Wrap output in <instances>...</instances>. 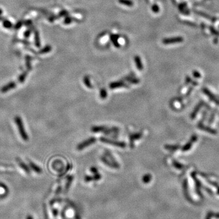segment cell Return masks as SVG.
Segmentation results:
<instances>
[{
  "instance_id": "7",
  "label": "cell",
  "mask_w": 219,
  "mask_h": 219,
  "mask_svg": "<svg viewBox=\"0 0 219 219\" xmlns=\"http://www.w3.org/2000/svg\"><path fill=\"white\" fill-rule=\"evenodd\" d=\"M111 38V41L113 42V43H114V45L116 46V47H119V43L117 42V37L116 35H111L110 37Z\"/></svg>"
},
{
  "instance_id": "3",
  "label": "cell",
  "mask_w": 219,
  "mask_h": 219,
  "mask_svg": "<svg viewBox=\"0 0 219 219\" xmlns=\"http://www.w3.org/2000/svg\"><path fill=\"white\" fill-rule=\"evenodd\" d=\"M15 86H16L15 83H14V82L9 83V84H8L7 85H6V86H4V87H3L2 88L1 91H2V93H5V92H6V91H9V90H10L13 88Z\"/></svg>"
},
{
  "instance_id": "9",
  "label": "cell",
  "mask_w": 219,
  "mask_h": 219,
  "mask_svg": "<svg viewBox=\"0 0 219 219\" xmlns=\"http://www.w3.org/2000/svg\"><path fill=\"white\" fill-rule=\"evenodd\" d=\"M30 164H31V167H32L35 172H38V173H40V172H42L41 169H40V167H39L38 166H37L35 164H34V163H31V162L30 163Z\"/></svg>"
},
{
  "instance_id": "6",
  "label": "cell",
  "mask_w": 219,
  "mask_h": 219,
  "mask_svg": "<svg viewBox=\"0 0 219 219\" xmlns=\"http://www.w3.org/2000/svg\"><path fill=\"white\" fill-rule=\"evenodd\" d=\"M213 217L219 219V213H214L212 212H210L206 215L205 219H211Z\"/></svg>"
},
{
  "instance_id": "2",
  "label": "cell",
  "mask_w": 219,
  "mask_h": 219,
  "mask_svg": "<svg viewBox=\"0 0 219 219\" xmlns=\"http://www.w3.org/2000/svg\"><path fill=\"white\" fill-rule=\"evenodd\" d=\"M182 42H183V38L181 37L164 39V40H163V43L165 45H170V44H172V43H181Z\"/></svg>"
},
{
  "instance_id": "5",
  "label": "cell",
  "mask_w": 219,
  "mask_h": 219,
  "mask_svg": "<svg viewBox=\"0 0 219 219\" xmlns=\"http://www.w3.org/2000/svg\"><path fill=\"white\" fill-rule=\"evenodd\" d=\"M118 1L119 3L128 7H132L133 6V2L131 0H118Z\"/></svg>"
},
{
  "instance_id": "15",
  "label": "cell",
  "mask_w": 219,
  "mask_h": 219,
  "mask_svg": "<svg viewBox=\"0 0 219 219\" xmlns=\"http://www.w3.org/2000/svg\"><path fill=\"white\" fill-rule=\"evenodd\" d=\"M21 26H22L21 22H18V23L17 24V25H16V26H15V28H16V29H19Z\"/></svg>"
},
{
  "instance_id": "10",
  "label": "cell",
  "mask_w": 219,
  "mask_h": 219,
  "mask_svg": "<svg viewBox=\"0 0 219 219\" xmlns=\"http://www.w3.org/2000/svg\"><path fill=\"white\" fill-rule=\"evenodd\" d=\"M3 26L4 28H7V29H9L12 27V23L8 21V20H4L3 22Z\"/></svg>"
},
{
  "instance_id": "18",
  "label": "cell",
  "mask_w": 219,
  "mask_h": 219,
  "mask_svg": "<svg viewBox=\"0 0 219 219\" xmlns=\"http://www.w3.org/2000/svg\"><path fill=\"white\" fill-rule=\"evenodd\" d=\"M1 13H2V10H1V9H0V15H1Z\"/></svg>"
},
{
  "instance_id": "13",
  "label": "cell",
  "mask_w": 219,
  "mask_h": 219,
  "mask_svg": "<svg viewBox=\"0 0 219 219\" xmlns=\"http://www.w3.org/2000/svg\"><path fill=\"white\" fill-rule=\"evenodd\" d=\"M152 8L153 12H154L155 13H158L160 11V8L157 4H154Z\"/></svg>"
},
{
  "instance_id": "12",
  "label": "cell",
  "mask_w": 219,
  "mask_h": 219,
  "mask_svg": "<svg viewBox=\"0 0 219 219\" xmlns=\"http://www.w3.org/2000/svg\"><path fill=\"white\" fill-rule=\"evenodd\" d=\"M26 75H27L26 72H24L23 74H21L19 77V81L21 82H23L25 80Z\"/></svg>"
},
{
  "instance_id": "14",
  "label": "cell",
  "mask_w": 219,
  "mask_h": 219,
  "mask_svg": "<svg viewBox=\"0 0 219 219\" xmlns=\"http://www.w3.org/2000/svg\"><path fill=\"white\" fill-rule=\"evenodd\" d=\"M19 164H20L21 165V167H23L27 172H29V169H28V167L27 166H26V165L25 164H23L22 162H21V161H19Z\"/></svg>"
},
{
  "instance_id": "4",
  "label": "cell",
  "mask_w": 219,
  "mask_h": 219,
  "mask_svg": "<svg viewBox=\"0 0 219 219\" xmlns=\"http://www.w3.org/2000/svg\"><path fill=\"white\" fill-rule=\"evenodd\" d=\"M135 61L136 62V65L138 68L139 70H142L143 69V65H142V62H141L140 57L139 56H135Z\"/></svg>"
},
{
  "instance_id": "1",
  "label": "cell",
  "mask_w": 219,
  "mask_h": 219,
  "mask_svg": "<svg viewBox=\"0 0 219 219\" xmlns=\"http://www.w3.org/2000/svg\"><path fill=\"white\" fill-rule=\"evenodd\" d=\"M15 120L16 124H17L18 128L19 130V132H20L22 138L24 141H27L28 139V135L26 134V131H25V130L24 128L21 119L19 116H16L15 118Z\"/></svg>"
},
{
  "instance_id": "11",
  "label": "cell",
  "mask_w": 219,
  "mask_h": 219,
  "mask_svg": "<svg viewBox=\"0 0 219 219\" xmlns=\"http://www.w3.org/2000/svg\"><path fill=\"white\" fill-rule=\"evenodd\" d=\"M51 47L50 46H47L45 48L42 49L40 51V53L41 54H45V53H48V52L51 51Z\"/></svg>"
},
{
  "instance_id": "8",
  "label": "cell",
  "mask_w": 219,
  "mask_h": 219,
  "mask_svg": "<svg viewBox=\"0 0 219 219\" xmlns=\"http://www.w3.org/2000/svg\"><path fill=\"white\" fill-rule=\"evenodd\" d=\"M35 45L37 47H40V38H39V34L37 32H35Z\"/></svg>"
},
{
  "instance_id": "17",
  "label": "cell",
  "mask_w": 219,
  "mask_h": 219,
  "mask_svg": "<svg viewBox=\"0 0 219 219\" xmlns=\"http://www.w3.org/2000/svg\"><path fill=\"white\" fill-rule=\"evenodd\" d=\"M30 34H31V32L29 31H28L24 33V35L26 37H28L30 35Z\"/></svg>"
},
{
  "instance_id": "16",
  "label": "cell",
  "mask_w": 219,
  "mask_h": 219,
  "mask_svg": "<svg viewBox=\"0 0 219 219\" xmlns=\"http://www.w3.org/2000/svg\"><path fill=\"white\" fill-rule=\"evenodd\" d=\"M71 21H72V20H71V18H66V19L65 20V23H66V24H68V23H69Z\"/></svg>"
}]
</instances>
